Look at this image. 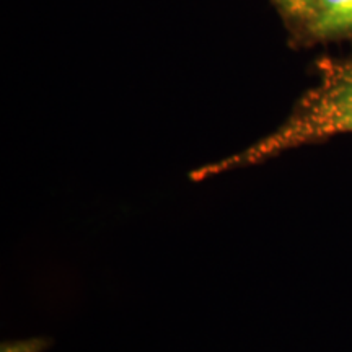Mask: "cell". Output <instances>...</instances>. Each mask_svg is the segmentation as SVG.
Returning <instances> with one entry per match:
<instances>
[{
	"label": "cell",
	"instance_id": "277c9868",
	"mask_svg": "<svg viewBox=\"0 0 352 352\" xmlns=\"http://www.w3.org/2000/svg\"><path fill=\"white\" fill-rule=\"evenodd\" d=\"M44 347L43 341H23L16 344H7L2 347V352H41Z\"/></svg>",
	"mask_w": 352,
	"mask_h": 352
},
{
	"label": "cell",
	"instance_id": "7a4b0ae2",
	"mask_svg": "<svg viewBox=\"0 0 352 352\" xmlns=\"http://www.w3.org/2000/svg\"><path fill=\"white\" fill-rule=\"evenodd\" d=\"M308 28L315 38L352 33V0H315Z\"/></svg>",
	"mask_w": 352,
	"mask_h": 352
},
{
	"label": "cell",
	"instance_id": "3957f363",
	"mask_svg": "<svg viewBox=\"0 0 352 352\" xmlns=\"http://www.w3.org/2000/svg\"><path fill=\"white\" fill-rule=\"evenodd\" d=\"M280 3V7L285 12L290 13L296 19L308 20L310 19L311 12H314L315 0H277Z\"/></svg>",
	"mask_w": 352,
	"mask_h": 352
},
{
	"label": "cell",
	"instance_id": "6da1fadb",
	"mask_svg": "<svg viewBox=\"0 0 352 352\" xmlns=\"http://www.w3.org/2000/svg\"><path fill=\"white\" fill-rule=\"evenodd\" d=\"M318 69L320 83L303 96L279 131L239 155L195 170L191 178L199 182L239 166L259 164L298 145L352 132V60H324Z\"/></svg>",
	"mask_w": 352,
	"mask_h": 352
}]
</instances>
